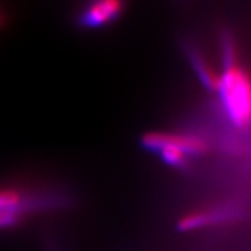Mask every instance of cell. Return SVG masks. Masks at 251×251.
Listing matches in <instances>:
<instances>
[{
  "label": "cell",
  "mask_w": 251,
  "mask_h": 251,
  "mask_svg": "<svg viewBox=\"0 0 251 251\" xmlns=\"http://www.w3.org/2000/svg\"><path fill=\"white\" fill-rule=\"evenodd\" d=\"M125 7L124 0H87L80 14L83 26L99 28L120 17Z\"/></svg>",
  "instance_id": "obj_3"
},
{
  "label": "cell",
  "mask_w": 251,
  "mask_h": 251,
  "mask_svg": "<svg viewBox=\"0 0 251 251\" xmlns=\"http://www.w3.org/2000/svg\"><path fill=\"white\" fill-rule=\"evenodd\" d=\"M143 144L146 148L152 151L163 146H171L180 149L188 156L200 155L208 149L206 141L193 134L181 133H149L143 137Z\"/></svg>",
  "instance_id": "obj_2"
},
{
  "label": "cell",
  "mask_w": 251,
  "mask_h": 251,
  "mask_svg": "<svg viewBox=\"0 0 251 251\" xmlns=\"http://www.w3.org/2000/svg\"><path fill=\"white\" fill-rule=\"evenodd\" d=\"M226 51V68L221 78H219L218 90L221 94L224 108L230 120L238 127L249 124L250 119V84L235 59L234 50L228 46Z\"/></svg>",
  "instance_id": "obj_1"
},
{
  "label": "cell",
  "mask_w": 251,
  "mask_h": 251,
  "mask_svg": "<svg viewBox=\"0 0 251 251\" xmlns=\"http://www.w3.org/2000/svg\"><path fill=\"white\" fill-rule=\"evenodd\" d=\"M225 216L224 211H219V209H208V211H201L193 213L185 216V219L180 222V226L184 229H193L201 227V226H206L212 222L219 221Z\"/></svg>",
  "instance_id": "obj_4"
}]
</instances>
